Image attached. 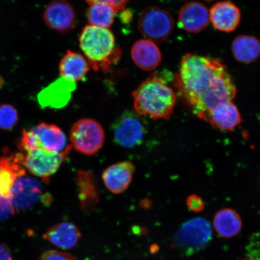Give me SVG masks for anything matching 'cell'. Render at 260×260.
I'll use <instances>...</instances> for the list:
<instances>
[{"label":"cell","instance_id":"6da1fadb","mask_svg":"<svg viewBox=\"0 0 260 260\" xmlns=\"http://www.w3.org/2000/svg\"><path fill=\"white\" fill-rule=\"evenodd\" d=\"M176 79L180 95L204 121L217 106L232 102L236 95V84L225 65L209 57L185 55Z\"/></svg>","mask_w":260,"mask_h":260},{"label":"cell","instance_id":"7a4b0ae2","mask_svg":"<svg viewBox=\"0 0 260 260\" xmlns=\"http://www.w3.org/2000/svg\"><path fill=\"white\" fill-rule=\"evenodd\" d=\"M136 112L152 119H169L174 112L176 96L157 73L150 75L132 93Z\"/></svg>","mask_w":260,"mask_h":260},{"label":"cell","instance_id":"3957f363","mask_svg":"<svg viewBox=\"0 0 260 260\" xmlns=\"http://www.w3.org/2000/svg\"><path fill=\"white\" fill-rule=\"evenodd\" d=\"M79 45L90 67L96 72L107 73L121 56V50L116 47L115 36L109 28L85 26L80 35Z\"/></svg>","mask_w":260,"mask_h":260},{"label":"cell","instance_id":"277c9868","mask_svg":"<svg viewBox=\"0 0 260 260\" xmlns=\"http://www.w3.org/2000/svg\"><path fill=\"white\" fill-rule=\"evenodd\" d=\"M18 148L21 153L42 149L57 153L70 154L72 146L68 144L64 133L58 126L42 122L30 129H24Z\"/></svg>","mask_w":260,"mask_h":260},{"label":"cell","instance_id":"5b68a950","mask_svg":"<svg viewBox=\"0 0 260 260\" xmlns=\"http://www.w3.org/2000/svg\"><path fill=\"white\" fill-rule=\"evenodd\" d=\"M140 32L146 40L161 42L170 37L174 28V19L166 10L149 6L143 10L138 19Z\"/></svg>","mask_w":260,"mask_h":260},{"label":"cell","instance_id":"8992f818","mask_svg":"<svg viewBox=\"0 0 260 260\" xmlns=\"http://www.w3.org/2000/svg\"><path fill=\"white\" fill-rule=\"evenodd\" d=\"M71 145L83 154H95L103 147L105 131L99 122L90 118H83L75 122L70 135Z\"/></svg>","mask_w":260,"mask_h":260},{"label":"cell","instance_id":"52a82bcc","mask_svg":"<svg viewBox=\"0 0 260 260\" xmlns=\"http://www.w3.org/2000/svg\"><path fill=\"white\" fill-rule=\"evenodd\" d=\"M212 239V229L209 221L198 217L184 223L174 237V243L186 252L203 249Z\"/></svg>","mask_w":260,"mask_h":260},{"label":"cell","instance_id":"ba28073f","mask_svg":"<svg viewBox=\"0 0 260 260\" xmlns=\"http://www.w3.org/2000/svg\"><path fill=\"white\" fill-rule=\"evenodd\" d=\"M11 198L15 211L30 210L39 203L49 205L51 202L50 195L44 194L40 182L26 174L16 179Z\"/></svg>","mask_w":260,"mask_h":260},{"label":"cell","instance_id":"9c48e42d","mask_svg":"<svg viewBox=\"0 0 260 260\" xmlns=\"http://www.w3.org/2000/svg\"><path fill=\"white\" fill-rule=\"evenodd\" d=\"M112 132L117 144L131 148L141 144L146 129L139 114L127 111L122 114L113 123Z\"/></svg>","mask_w":260,"mask_h":260},{"label":"cell","instance_id":"30bf717a","mask_svg":"<svg viewBox=\"0 0 260 260\" xmlns=\"http://www.w3.org/2000/svg\"><path fill=\"white\" fill-rule=\"evenodd\" d=\"M22 154L25 170L44 181H48L52 175L56 173L69 155L42 149H31Z\"/></svg>","mask_w":260,"mask_h":260},{"label":"cell","instance_id":"8fae6325","mask_svg":"<svg viewBox=\"0 0 260 260\" xmlns=\"http://www.w3.org/2000/svg\"><path fill=\"white\" fill-rule=\"evenodd\" d=\"M44 20L48 27L64 34L76 26V12L67 0H52L45 9Z\"/></svg>","mask_w":260,"mask_h":260},{"label":"cell","instance_id":"7c38bea8","mask_svg":"<svg viewBox=\"0 0 260 260\" xmlns=\"http://www.w3.org/2000/svg\"><path fill=\"white\" fill-rule=\"evenodd\" d=\"M76 86V83L60 77L40 91L38 103L42 108H62L70 102Z\"/></svg>","mask_w":260,"mask_h":260},{"label":"cell","instance_id":"4fadbf2b","mask_svg":"<svg viewBox=\"0 0 260 260\" xmlns=\"http://www.w3.org/2000/svg\"><path fill=\"white\" fill-rule=\"evenodd\" d=\"M209 21V10L200 2H188L179 11V27L190 34L203 31L207 27Z\"/></svg>","mask_w":260,"mask_h":260},{"label":"cell","instance_id":"5bb4252c","mask_svg":"<svg viewBox=\"0 0 260 260\" xmlns=\"http://www.w3.org/2000/svg\"><path fill=\"white\" fill-rule=\"evenodd\" d=\"M210 21L213 27L220 31H235L241 20L240 9L232 2L216 3L209 11Z\"/></svg>","mask_w":260,"mask_h":260},{"label":"cell","instance_id":"9a60e30c","mask_svg":"<svg viewBox=\"0 0 260 260\" xmlns=\"http://www.w3.org/2000/svg\"><path fill=\"white\" fill-rule=\"evenodd\" d=\"M135 171V165L132 162L123 161L113 164L104 171V183L110 191L120 194L127 189L132 183Z\"/></svg>","mask_w":260,"mask_h":260},{"label":"cell","instance_id":"2e32d148","mask_svg":"<svg viewBox=\"0 0 260 260\" xmlns=\"http://www.w3.org/2000/svg\"><path fill=\"white\" fill-rule=\"evenodd\" d=\"M26 174L22 153L3 156L0 158V195L11 199L16 179Z\"/></svg>","mask_w":260,"mask_h":260},{"label":"cell","instance_id":"e0dca14e","mask_svg":"<svg viewBox=\"0 0 260 260\" xmlns=\"http://www.w3.org/2000/svg\"><path fill=\"white\" fill-rule=\"evenodd\" d=\"M131 56L136 66L146 71H153L157 68L162 58L157 45L146 39L138 40L133 44Z\"/></svg>","mask_w":260,"mask_h":260},{"label":"cell","instance_id":"ac0fdd59","mask_svg":"<svg viewBox=\"0 0 260 260\" xmlns=\"http://www.w3.org/2000/svg\"><path fill=\"white\" fill-rule=\"evenodd\" d=\"M206 121L214 128L223 131H232L242 121L241 115L237 106L232 102L217 106L208 116Z\"/></svg>","mask_w":260,"mask_h":260},{"label":"cell","instance_id":"d6986e66","mask_svg":"<svg viewBox=\"0 0 260 260\" xmlns=\"http://www.w3.org/2000/svg\"><path fill=\"white\" fill-rule=\"evenodd\" d=\"M90 68L88 61L82 55L68 50L61 58L58 69L61 77L76 83L86 77Z\"/></svg>","mask_w":260,"mask_h":260},{"label":"cell","instance_id":"ffe728a7","mask_svg":"<svg viewBox=\"0 0 260 260\" xmlns=\"http://www.w3.org/2000/svg\"><path fill=\"white\" fill-rule=\"evenodd\" d=\"M43 237L58 248L70 249L74 248L79 241L81 233L73 223L65 222L50 228Z\"/></svg>","mask_w":260,"mask_h":260},{"label":"cell","instance_id":"44dd1931","mask_svg":"<svg viewBox=\"0 0 260 260\" xmlns=\"http://www.w3.org/2000/svg\"><path fill=\"white\" fill-rule=\"evenodd\" d=\"M76 183L81 208L84 211L93 210L99 201L95 178L88 172L80 171L77 173Z\"/></svg>","mask_w":260,"mask_h":260},{"label":"cell","instance_id":"7402d4cb","mask_svg":"<svg viewBox=\"0 0 260 260\" xmlns=\"http://www.w3.org/2000/svg\"><path fill=\"white\" fill-rule=\"evenodd\" d=\"M232 51L239 62L251 63L260 56V41L252 36L239 35L232 42Z\"/></svg>","mask_w":260,"mask_h":260},{"label":"cell","instance_id":"603a6c76","mask_svg":"<svg viewBox=\"0 0 260 260\" xmlns=\"http://www.w3.org/2000/svg\"><path fill=\"white\" fill-rule=\"evenodd\" d=\"M213 226L220 237L232 238L241 231L242 221L237 211L225 208L216 213L213 219Z\"/></svg>","mask_w":260,"mask_h":260},{"label":"cell","instance_id":"cb8c5ba5","mask_svg":"<svg viewBox=\"0 0 260 260\" xmlns=\"http://www.w3.org/2000/svg\"><path fill=\"white\" fill-rule=\"evenodd\" d=\"M116 12L111 6L93 3L86 11L87 20L90 25L109 28L112 25Z\"/></svg>","mask_w":260,"mask_h":260},{"label":"cell","instance_id":"d4e9b609","mask_svg":"<svg viewBox=\"0 0 260 260\" xmlns=\"http://www.w3.org/2000/svg\"><path fill=\"white\" fill-rule=\"evenodd\" d=\"M18 121V112L14 106L8 104L0 106V129L11 130Z\"/></svg>","mask_w":260,"mask_h":260},{"label":"cell","instance_id":"484cf974","mask_svg":"<svg viewBox=\"0 0 260 260\" xmlns=\"http://www.w3.org/2000/svg\"><path fill=\"white\" fill-rule=\"evenodd\" d=\"M16 212L11 199L0 195V219H6Z\"/></svg>","mask_w":260,"mask_h":260},{"label":"cell","instance_id":"4316f807","mask_svg":"<svg viewBox=\"0 0 260 260\" xmlns=\"http://www.w3.org/2000/svg\"><path fill=\"white\" fill-rule=\"evenodd\" d=\"M38 260H77L75 256L63 252L48 251L45 252Z\"/></svg>","mask_w":260,"mask_h":260},{"label":"cell","instance_id":"83f0119b","mask_svg":"<svg viewBox=\"0 0 260 260\" xmlns=\"http://www.w3.org/2000/svg\"><path fill=\"white\" fill-rule=\"evenodd\" d=\"M86 1L89 5L93 4V3H102V4L111 6L118 13L124 9L130 0H86Z\"/></svg>","mask_w":260,"mask_h":260},{"label":"cell","instance_id":"f1b7e54d","mask_svg":"<svg viewBox=\"0 0 260 260\" xmlns=\"http://www.w3.org/2000/svg\"><path fill=\"white\" fill-rule=\"evenodd\" d=\"M187 206L194 212H201L204 209L205 204L202 198L197 194H191L187 199Z\"/></svg>","mask_w":260,"mask_h":260},{"label":"cell","instance_id":"f546056e","mask_svg":"<svg viewBox=\"0 0 260 260\" xmlns=\"http://www.w3.org/2000/svg\"><path fill=\"white\" fill-rule=\"evenodd\" d=\"M12 255L8 246L0 244V260H12Z\"/></svg>","mask_w":260,"mask_h":260},{"label":"cell","instance_id":"4dcf8cb0","mask_svg":"<svg viewBox=\"0 0 260 260\" xmlns=\"http://www.w3.org/2000/svg\"><path fill=\"white\" fill-rule=\"evenodd\" d=\"M3 83H4V82H3V80L2 78L0 77V87L3 86Z\"/></svg>","mask_w":260,"mask_h":260},{"label":"cell","instance_id":"1f68e13d","mask_svg":"<svg viewBox=\"0 0 260 260\" xmlns=\"http://www.w3.org/2000/svg\"><path fill=\"white\" fill-rule=\"evenodd\" d=\"M243 260H260L258 259L253 258H246L245 259Z\"/></svg>","mask_w":260,"mask_h":260},{"label":"cell","instance_id":"d6a6232c","mask_svg":"<svg viewBox=\"0 0 260 260\" xmlns=\"http://www.w3.org/2000/svg\"><path fill=\"white\" fill-rule=\"evenodd\" d=\"M206 1H207V2H211V1H214V0H206Z\"/></svg>","mask_w":260,"mask_h":260}]
</instances>
